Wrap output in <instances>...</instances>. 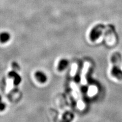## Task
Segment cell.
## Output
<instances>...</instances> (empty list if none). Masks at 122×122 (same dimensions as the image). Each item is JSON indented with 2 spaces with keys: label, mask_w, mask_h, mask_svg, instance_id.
I'll return each mask as SVG.
<instances>
[{
  "label": "cell",
  "mask_w": 122,
  "mask_h": 122,
  "mask_svg": "<svg viewBox=\"0 0 122 122\" xmlns=\"http://www.w3.org/2000/svg\"><path fill=\"white\" fill-rule=\"evenodd\" d=\"M35 75L36 78L41 83L45 82L47 79L46 75L44 72L40 71H37L35 73Z\"/></svg>",
  "instance_id": "6da1fadb"
},
{
  "label": "cell",
  "mask_w": 122,
  "mask_h": 122,
  "mask_svg": "<svg viewBox=\"0 0 122 122\" xmlns=\"http://www.w3.org/2000/svg\"><path fill=\"white\" fill-rule=\"evenodd\" d=\"M11 38L10 34L8 32H2L0 33V42L2 43H6L9 41Z\"/></svg>",
  "instance_id": "7a4b0ae2"
},
{
  "label": "cell",
  "mask_w": 122,
  "mask_h": 122,
  "mask_svg": "<svg viewBox=\"0 0 122 122\" xmlns=\"http://www.w3.org/2000/svg\"><path fill=\"white\" fill-rule=\"evenodd\" d=\"M69 64L68 61L66 59H63L60 61L59 64L58 68L59 70L60 71L64 70L68 67Z\"/></svg>",
  "instance_id": "3957f363"
},
{
  "label": "cell",
  "mask_w": 122,
  "mask_h": 122,
  "mask_svg": "<svg viewBox=\"0 0 122 122\" xmlns=\"http://www.w3.org/2000/svg\"><path fill=\"white\" fill-rule=\"evenodd\" d=\"M10 74L12 76L15 77V82L16 84H18L21 81V78H20V76H18L16 73H15L14 72H11L10 73Z\"/></svg>",
  "instance_id": "277c9868"
},
{
  "label": "cell",
  "mask_w": 122,
  "mask_h": 122,
  "mask_svg": "<svg viewBox=\"0 0 122 122\" xmlns=\"http://www.w3.org/2000/svg\"><path fill=\"white\" fill-rule=\"evenodd\" d=\"M6 108V104H5V103H4L2 102H0V110L1 111H3Z\"/></svg>",
  "instance_id": "5b68a950"
},
{
  "label": "cell",
  "mask_w": 122,
  "mask_h": 122,
  "mask_svg": "<svg viewBox=\"0 0 122 122\" xmlns=\"http://www.w3.org/2000/svg\"><path fill=\"white\" fill-rule=\"evenodd\" d=\"M2 102V97L1 96V95H0V102Z\"/></svg>",
  "instance_id": "8992f818"
}]
</instances>
